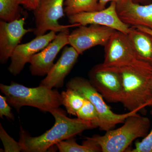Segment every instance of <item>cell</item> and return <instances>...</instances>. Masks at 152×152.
<instances>
[{
  "mask_svg": "<svg viewBox=\"0 0 152 152\" xmlns=\"http://www.w3.org/2000/svg\"></svg>",
  "mask_w": 152,
  "mask_h": 152,
  "instance_id": "obj_30",
  "label": "cell"
},
{
  "mask_svg": "<svg viewBox=\"0 0 152 152\" xmlns=\"http://www.w3.org/2000/svg\"><path fill=\"white\" fill-rule=\"evenodd\" d=\"M76 116L78 118L83 121L91 122L95 128H98L99 115L96 108L89 101L86 99Z\"/></svg>",
  "mask_w": 152,
  "mask_h": 152,
  "instance_id": "obj_21",
  "label": "cell"
},
{
  "mask_svg": "<svg viewBox=\"0 0 152 152\" xmlns=\"http://www.w3.org/2000/svg\"><path fill=\"white\" fill-rule=\"evenodd\" d=\"M62 104L64 106L67 112L70 115H77L85 102L86 99L79 92L73 89L68 88L61 94Z\"/></svg>",
  "mask_w": 152,
  "mask_h": 152,
  "instance_id": "obj_19",
  "label": "cell"
},
{
  "mask_svg": "<svg viewBox=\"0 0 152 152\" xmlns=\"http://www.w3.org/2000/svg\"><path fill=\"white\" fill-rule=\"evenodd\" d=\"M98 1H99V4L101 10L106 8V4L109 2L115 1L117 3L121 0H98Z\"/></svg>",
  "mask_w": 152,
  "mask_h": 152,
  "instance_id": "obj_26",
  "label": "cell"
},
{
  "mask_svg": "<svg viewBox=\"0 0 152 152\" xmlns=\"http://www.w3.org/2000/svg\"><path fill=\"white\" fill-rule=\"evenodd\" d=\"M0 138L4 145V152H20L22 151V148L20 143L15 141L9 135L0 124Z\"/></svg>",
  "mask_w": 152,
  "mask_h": 152,
  "instance_id": "obj_22",
  "label": "cell"
},
{
  "mask_svg": "<svg viewBox=\"0 0 152 152\" xmlns=\"http://www.w3.org/2000/svg\"><path fill=\"white\" fill-rule=\"evenodd\" d=\"M0 90L9 104L18 112L22 107L29 106L51 113L62 105L61 94L57 90L43 86L28 88L12 82L10 86L1 84Z\"/></svg>",
  "mask_w": 152,
  "mask_h": 152,
  "instance_id": "obj_3",
  "label": "cell"
},
{
  "mask_svg": "<svg viewBox=\"0 0 152 152\" xmlns=\"http://www.w3.org/2000/svg\"><path fill=\"white\" fill-rule=\"evenodd\" d=\"M25 23L24 18L10 22H0L1 64L7 63L24 36L31 31V29L25 28Z\"/></svg>",
  "mask_w": 152,
  "mask_h": 152,
  "instance_id": "obj_13",
  "label": "cell"
},
{
  "mask_svg": "<svg viewBox=\"0 0 152 152\" xmlns=\"http://www.w3.org/2000/svg\"><path fill=\"white\" fill-rule=\"evenodd\" d=\"M79 55L73 47H65L59 59L41 82L39 86L51 89L62 87L65 79L75 64Z\"/></svg>",
  "mask_w": 152,
  "mask_h": 152,
  "instance_id": "obj_15",
  "label": "cell"
},
{
  "mask_svg": "<svg viewBox=\"0 0 152 152\" xmlns=\"http://www.w3.org/2000/svg\"><path fill=\"white\" fill-rule=\"evenodd\" d=\"M41 0H23L22 5L25 8L34 11L37 7Z\"/></svg>",
  "mask_w": 152,
  "mask_h": 152,
  "instance_id": "obj_25",
  "label": "cell"
},
{
  "mask_svg": "<svg viewBox=\"0 0 152 152\" xmlns=\"http://www.w3.org/2000/svg\"><path fill=\"white\" fill-rule=\"evenodd\" d=\"M56 146L60 152H102L100 147L90 137H86L82 145L72 137L58 143Z\"/></svg>",
  "mask_w": 152,
  "mask_h": 152,
  "instance_id": "obj_17",
  "label": "cell"
},
{
  "mask_svg": "<svg viewBox=\"0 0 152 152\" xmlns=\"http://www.w3.org/2000/svg\"><path fill=\"white\" fill-rule=\"evenodd\" d=\"M119 75L123 86L121 103L129 111L150 106L152 102V65L106 67Z\"/></svg>",
  "mask_w": 152,
  "mask_h": 152,
  "instance_id": "obj_2",
  "label": "cell"
},
{
  "mask_svg": "<svg viewBox=\"0 0 152 152\" xmlns=\"http://www.w3.org/2000/svg\"><path fill=\"white\" fill-rule=\"evenodd\" d=\"M150 107H151V108H152V102L151 103V105H150Z\"/></svg>",
  "mask_w": 152,
  "mask_h": 152,
  "instance_id": "obj_29",
  "label": "cell"
},
{
  "mask_svg": "<svg viewBox=\"0 0 152 152\" xmlns=\"http://www.w3.org/2000/svg\"><path fill=\"white\" fill-rule=\"evenodd\" d=\"M51 114L55 118L54 125L41 135L32 137L21 129L19 143L22 151L46 152L50 148L60 142L95 128L91 122L83 121L78 118H68L65 112L60 108Z\"/></svg>",
  "mask_w": 152,
  "mask_h": 152,
  "instance_id": "obj_1",
  "label": "cell"
},
{
  "mask_svg": "<svg viewBox=\"0 0 152 152\" xmlns=\"http://www.w3.org/2000/svg\"><path fill=\"white\" fill-rule=\"evenodd\" d=\"M57 35L53 31L43 35L36 37L27 43L19 45L11 57V64L8 69L14 76L19 75L25 65L29 62L31 58L41 51L56 37Z\"/></svg>",
  "mask_w": 152,
  "mask_h": 152,
  "instance_id": "obj_12",
  "label": "cell"
},
{
  "mask_svg": "<svg viewBox=\"0 0 152 152\" xmlns=\"http://www.w3.org/2000/svg\"><path fill=\"white\" fill-rule=\"evenodd\" d=\"M23 0H0V18L10 22L20 18V5Z\"/></svg>",
  "mask_w": 152,
  "mask_h": 152,
  "instance_id": "obj_20",
  "label": "cell"
},
{
  "mask_svg": "<svg viewBox=\"0 0 152 152\" xmlns=\"http://www.w3.org/2000/svg\"><path fill=\"white\" fill-rule=\"evenodd\" d=\"M104 47V60L100 64L105 67L139 65L146 62L136 55L127 34L116 31Z\"/></svg>",
  "mask_w": 152,
  "mask_h": 152,
  "instance_id": "obj_6",
  "label": "cell"
},
{
  "mask_svg": "<svg viewBox=\"0 0 152 152\" xmlns=\"http://www.w3.org/2000/svg\"><path fill=\"white\" fill-rule=\"evenodd\" d=\"M150 126L148 118L137 113L127 118L121 127L107 131L104 135L90 138L100 147L102 152H125L136 139L145 137Z\"/></svg>",
  "mask_w": 152,
  "mask_h": 152,
  "instance_id": "obj_4",
  "label": "cell"
},
{
  "mask_svg": "<svg viewBox=\"0 0 152 152\" xmlns=\"http://www.w3.org/2000/svg\"><path fill=\"white\" fill-rule=\"evenodd\" d=\"M67 88L75 90L89 101L96 108L99 115L98 127L107 132L113 129L117 125L124 123L128 117L137 113L138 109L124 114H117L105 102L103 97L93 86L89 80L77 77L71 79L66 84Z\"/></svg>",
  "mask_w": 152,
  "mask_h": 152,
  "instance_id": "obj_5",
  "label": "cell"
},
{
  "mask_svg": "<svg viewBox=\"0 0 152 152\" xmlns=\"http://www.w3.org/2000/svg\"><path fill=\"white\" fill-rule=\"evenodd\" d=\"M116 10L120 18L128 26L152 30V2L144 5L134 0H121L116 3Z\"/></svg>",
  "mask_w": 152,
  "mask_h": 152,
  "instance_id": "obj_14",
  "label": "cell"
},
{
  "mask_svg": "<svg viewBox=\"0 0 152 152\" xmlns=\"http://www.w3.org/2000/svg\"><path fill=\"white\" fill-rule=\"evenodd\" d=\"M127 35L139 59L152 65V36L134 27H131Z\"/></svg>",
  "mask_w": 152,
  "mask_h": 152,
  "instance_id": "obj_16",
  "label": "cell"
},
{
  "mask_svg": "<svg viewBox=\"0 0 152 152\" xmlns=\"http://www.w3.org/2000/svg\"><path fill=\"white\" fill-rule=\"evenodd\" d=\"M89 77L90 83L106 101L115 103H121L123 86L118 73L99 64L90 71Z\"/></svg>",
  "mask_w": 152,
  "mask_h": 152,
  "instance_id": "obj_8",
  "label": "cell"
},
{
  "mask_svg": "<svg viewBox=\"0 0 152 152\" xmlns=\"http://www.w3.org/2000/svg\"><path fill=\"white\" fill-rule=\"evenodd\" d=\"M134 27L137 28L140 31L148 33V34H149L151 35L152 36V30L150 29L149 28L142 26H137Z\"/></svg>",
  "mask_w": 152,
  "mask_h": 152,
  "instance_id": "obj_27",
  "label": "cell"
},
{
  "mask_svg": "<svg viewBox=\"0 0 152 152\" xmlns=\"http://www.w3.org/2000/svg\"><path fill=\"white\" fill-rule=\"evenodd\" d=\"M65 0H41L34 10L36 27L34 32L36 37L43 35L48 31L56 33L68 31L69 28L79 26L78 24L60 25L58 20L64 16Z\"/></svg>",
  "mask_w": 152,
  "mask_h": 152,
  "instance_id": "obj_7",
  "label": "cell"
},
{
  "mask_svg": "<svg viewBox=\"0 0 152 152\" xmlns=\"http://www.w3.org/2000/svg\"><path fill=\"white\" fill-rule=\"evenodd\" d=\"M64 12L68 16L101 10L98 0H65Z\"/></svg>",
  "mask_w": 152,
  "mask_h": 152,
  "instance_id": "obj_18",
  "label": "cell"
},
{
  "mask_svg": "<svg viewBox=\"0 0 152 152\" xmlns=\"http://www.w3.org/2000/svg\"><path fill=\"white\" fill-rule=\"evenodd\" d=\"M69 30L59 32L56 37L43 50L34 55L30 60V71L34 76H44L53 66L57 55L66 45H69Z\"/></svg>",
  "mask_w": 152,
  "mask_h": 152,
  "instance_id": "obj_11",
  "label": "cell"
},
{
  "mask_svg": "<svg viewBox=\"0 0 152 152\" xmlns=\"http://www.w3.org/2000/svg\"><path fill=\"white\" fill-rule=\"evenodd\" d=\"M151 113L152 115V110ZM129 152H152V128L141 141L136 142L135 148Z\"/></svg>",
  "mask_w": 152,
  "mask_h": 152,
  "instance_id": "obj_23",
  "label": "cell"
},
{
  "mask_svg": "<svg viewBox=\"0 0 152 152\" xmlns=\"http://www.w3.org/2000/svg\"><path fill=\"white\" fill-rule=\"evenodd\" d=\"M71 24H78L80 26L96 24L112 28L116 31L128 34L131 27L124 23L118 15L116 3L111 2L108 7L101 10L92 12H83L68 16Z\"/></svg>",
  "mask_w": 152,
  "mask_h": 152,
  "instance_id": "obj_10",
  "label": "cell"
},
{
  "mask_svg": "<svg viewBox=\"0 0 152 152\" xmlns=\"http://www.w3.org/2000/svg\"><path fill=\"white\" fill-rule=\"evenodd\" d=\"M116 30L105 26L91 24L80 26L69 34V45L80 54L93 47L104 46Z\"/></svg>",
  "mask_w": 152,
  "mask_h": 152,
  "instance_id": "obj_9",
  "label": "cell"
},
{
  "mask_svg": "<svg viewBox=\"0 0 152 152\" xmlns=\"http://www.w3.org/2000/svg\"><path fill=\"white\" fill-rule=\"evenodd\" d=\"M7 101L6 96L0 95V117L3 118L4 116L10 119L15 120V117L11 111V108Z\"/></svg>",
  "mask_w": 152,
  "mask_h": 152,
  "instance_id": "obj_24",
  "label": "cell"
},
{
  "mask_svg": "<svg viewBox=\"0 0 152 152\" xmlns=\"http://www.w3.org/2000/svg\"><path fill=\"white\" fill-rule=\"evenodd\" d=\"M134 1L137 3H145L147 2V1L149 0H134Z\"/></svg>",
  "mask_w": 152,
  "mask_h": 152,
  "instance_id": "obj_28",
  "label": "cell"
}]
</instances>
